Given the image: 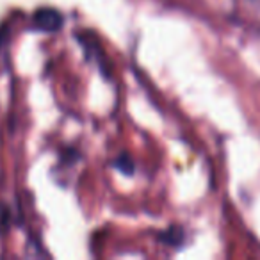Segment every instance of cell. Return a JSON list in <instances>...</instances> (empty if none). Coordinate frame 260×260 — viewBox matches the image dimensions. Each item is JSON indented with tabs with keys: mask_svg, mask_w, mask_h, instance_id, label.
<instances>
[{
	"mask_svg": "<svg viewBox=\"0 0 260 260\" xmlns=\"http://www.w3.org/2000/svg\"><path fill=\"white\" fill-rule=\"evenodd\" d=\"M114 166L118 168V170L121 171V173H125V175H132V173H134V170H136L134 160L130 159L128 153H121V155H119L118 159H116Z\"/></svg>",
	"mask_w": 260,
	"mask_h": 260,
	"instance_id": "3",
	"label": "cell"
},
{
	"mask_svg": "<svg viewBox=\"0 0 260 260\" xmlns=\"http://www.w3.org/2000/svg\"><path fill=\"white\" fill-rule=\"evenodd\" d=\"M160 241L166 242V244H170V246H180L182 241H184V232H182V228L173 226V228H170V230L160 234Z\"/></svg>",
	"mask_w": 260,
	"mask_h": 260,
	"instance_id": "2",
	"label": "cell"
},
{
	"mask_svg": "<svg viewBox=\"0 0 260 260\" xmlns=\"http://www.w3.org/2000/svg\"><path fill=\"white\" fill-rule=\"evenodd\" d=\"M32 23L38 30L43 32H57L64 25V16L54 8H40L34 11Z\"/></svg>",
	"mask_w": 260,
	"mask_h": 260,
	"instance_id": "1",
	"label": "cell"
}]
</instances>
